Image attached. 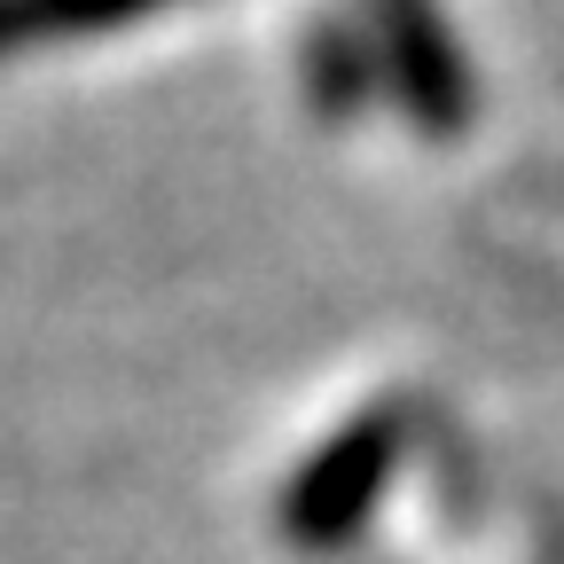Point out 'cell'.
Listing matches in <instances>:
<instances>
[{"instance_id": "1", "label": "cell", "mask_w": 564, "mask_h": 564, "mask_svg": "<svg viewBox=\"0 0 564 564\" xmlns=\"http://www.w3.org/2000/svg\"><path fill=\"white\" fill-rule=\"evenodd\" d=\"M369 47H377V79L408 110L423 141H463L478 110L470 55L447 24L440 0H369Z\"/></svg>"}, {"instance_id": "2", "label": "cell", "mask_w": 564, "mask_h": 564, "mask_svg": "<svg viewBox=\"0 0 564 564\" xmlns=\"http://www.w3.org/2000/svg\"><path fill=\"white\" fill-rule=\"evenodd\" d=\"M392 470H400V408L352 415L337 440H322L299 463L291 494H282V525H291L299 541H314V549L361 533L369 510H377V494L392 486Z\"/></svg>"}, {"instance_id": "3", "label": "cell", "mask_w": 564, "mask_h": 564, "mask_svg": "<svg viewBox=\"0 0 564 564\" xmlns=\"http://www.w3.org/2000/svg\"><path fill=\"white\" fill-rule=\"evenodd\" d=\"M165 0H0V47L17 40H55V32H110V24H141Z\"/></svg>"}, {"instance_id": "4", "label": "cell", "mask_w": 564, "mask_h": 564, "mask_svg": "<svg viewBox=\"0 0 564 564\" xmlns=\"http://www.w3.org/2000/svg\"><path fill=\"white\" fill-rule=\"evenodd\" d=\"M306 95H314L329 118L361 110V102L377 95V47H361L345 24H322V32L306 40Z\"/></svg>"}]
</instances>
